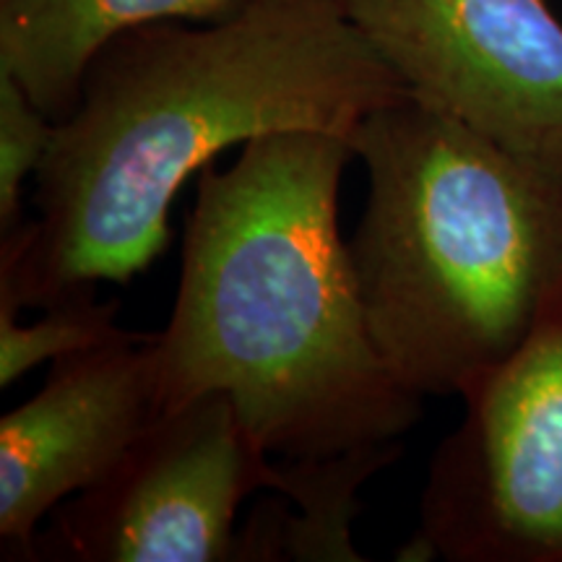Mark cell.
Wrapping results in <instances>:
<instances>
[{
	"instance_id": "6da1fadb",
	"label": "cell",
	"mask_w": 562,
	"mask_h": 562,
	"mask_svg": "<svg viewBox=\"0 0 562 562\" xmlns=\"http://www.w3.org/2000/svg\"><path fill=\"white\" fill-rule=\"evenodd\" d=\"M406 97L339 0H245L216 21L112 37L53 123L37 220L0 235V307L128 281L170 245V206L224 149L279 131L351 136Z\"/></svg>"
},
{
	"instance_id": "7a4b0ae2",
	"label": "cell",
	"mask_w": 562,
	"mask_h": 562,
	"mask_svg": "<svg viewBox=\"0 0 562 562\" xmlns=\"http://www.w3.org/2000/svg\"><path fill=\"white\" fill-rule=\"evenodd\" d=\"M349 136L279 131L206 167L172 315L154 334L165 406L227 393L271 456L323 459L398 440L422 396L372 339L339 232Z\"/></svg>"
},
{
	"instance_id": "3957f363",
	"label": "cell",
	"mask_w": 562,
	"mask_h": 562,
	"mask_svg": "<svg viewBox=\"0 0 562 562\" xmlns=\"http://www.w3.org/2000/svg\"><path fill=\"white\" fill-rule=\"evenodd\" d=\"M349 140L368 170L349 252L372 339L409 391L463 398L562 300V161L409 94Z\"/></svg>"
},
{
	"instance_id": "277c9868",
	"label": "cell",
	"mask_w": 562,
	"mask_h": 562,
	"mask_svg": "<svg viewBox=\"0 0 562 562\" xmlns=\"http://www.w3.org/2000/svg\"><path fill=\"white\" fill-rule=\"evenodd\" d=\"M463 404L396 560L562 562V300Z\"/></svg>"
},
{
	"instance_id": "5b68a950",
	"label": "cell",
	"mask_w": 562,
	"mask_h": 562,
	"mask_svg": "<svg viewBox=\"0 0 562 562\" xmlns=\"http://www.w3.org/2000/svg\"><path fill=\"white\" fill-rule=\"evenodd\" d=\"M277 467L227 393L167 406L102 482L50 513L37 560L232 562L240 503L271 490Z\"/></svg>"
},
{
	"instance_id": "8992f818",
	"label": "cell",
	"mask_w": 562,
	"mask_h": 562,
	"mask_svg": "<svg viewBox=\"0 0 562 562\" xmlns=\"http://www.w3.org/2000/svg\"><path fill=\"white\" fill-rule=\"evenodd\" d=\"M406 94L503 149L562 161V21L547 0H339Z\"/></svg>"
},
{
	"instance_id": "52a82bcc",
	"label": "cell",
	"mask_w": 562,
	"mask_h": 562,
	"mask_svg": "<svg viewBox=\"0 0 562 562\" xmlns=\"http://www.w3.org/2000/svg\"><path fill=\"white\" fill-rule=\"evenodd\" d=\"M154 334L55 360L30 402L0 419V550L37 560L40 524L102 482L167 409Z\"/></svg>"
},
{
	"instance_id": "ba28073f",
	"label": "cell",
	"mask_w": 562,
	"mask_h": 562,
	"mask_svg": "<svg viewBox=\"0 0 562 562\" xmlns=\"http://www.w3.org/2000/svg\"><path fill=\"white\" fill-rule=\"evenodd\" d=\"M245 0H0V70L53 121L79 100L91 58L151 21H216Z\"/></svg>"
},
{
	"instance_id": "9c48e42d",
	"label": "cell",
	"mask_w": 562,
	"mask_h": 562,
	"mask_svg": "<svg viewBox=\"0 0 562 562\" xmlns=\"http://www.w3.org/2000/svg\"><path fill=\"white\" fill-rule=\"evenodd\" d=\"M402 442L362 446L323 459H290L277 467L273 492L237 529L232 562H362L351 524L362 505L357 490L402 456Z\"/></svg>"
},
{
	"instance_id": "30bf717a",
	"label": "cell",
	"mask_w": 562,
	"mask_h": 562,
	"mask_svg": "<svg viewBox=\"0 0 562 562\" xmlns=\"http://www.w3.org/2000/svg\"><path fill=\"white\" fill-rule=\"evenodd\" d=\"M42 311V318L24 326L19 311L0 307V389H9L40 364L104 347L131 334L117 326L121 305L115 300L100 302L94 290L74 292Z\"/></svg>"
},
{
	"instance_id": "8fae6325",
	"label": "cell",
	"mask_w": 562,
	"mask_h": 562,
	"mask_svg": "<svg viewBox=\"0 0 562 562\" xmlns=\"http://www.w3.org/2000/svg\"><path fill=\"white\" fill-rule=\"evenodd\" d=\"M53 123L26 89L0 70V235L26 222L21 216V188L45 159Z\"/></svg>"
}]
</instances>
